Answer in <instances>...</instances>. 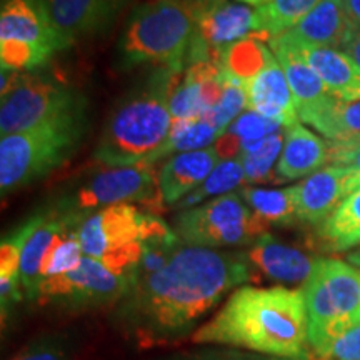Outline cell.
Here are the masks:
<instances>
[{
	"label": "cell",
	"instance_id": "cell-1",
	"mask_svg": "<svg viewBox=\"0 0 360 360\" xmlns=\"http://www.w3.org/2000/svg\"><path fill=\"white\" fill-rule=\"evenodd\" d=\"M254 277L244 252L180 245L160 270L135 282L124 314L142 334H184L222 297Z\"/></svg>",
	"mask_w": 360,
	"mask_h": 360
},
{
	"label": "cell",
	"instance_id": "cell-2",
	"mask_svg": "<svg viewBox=\"0 0 360 360\" xmlns=\"http://www.w3.org/2000/svg\"><path fill=\"white\" fill-rule=\"evenodd\" d=\"M193 344H219L260 355L312 360L302 290L244 285L192 334Z\"/></svg>",
	"mask_w": 360,
	"mask_h": 360
},
{
	"label": "cell",
	"instance_id": "cell-3",
	"mask_svg": "<svg viewBox=\"0 0 360 360\" xmlns=\"http://www.w3.org/2000/svg\"><path fill=\"white\" fill-rule=\"evenodd\" d=\"M180 72L159 67L117 103L94 152L107 167L137 165L164 146L172 130L170 97Z\"/></svg>",
	"mask_w": 360,
	"mask_h": 360
},
{
	"label": "cell",
	"instance_id": "cell-4",
	"mask_svg": "<svg viewBox=\"0 0 360 360\" xmlns=\"http://www.w3.org/2000/svg\"><path fill=\"white\" fill-rule=\"evenodd\" d=\"M195 19L179 0H150L135 7L119 40L124 67L155 64L182 72L187 64Z\"/></svg>",
	"mask_w": 360,
	"mask_h": 360
},
{
	"label": "cell",
	"instance_id": "cell-5",
	"mask_svg": "<svg viewBox=\"0 0 360 360\" xmlns=\"http://www.w3.org/2000/svg\"><path fill=\"white\" fill-rule=\"evenodd\" d=\"M309 319L312 360L360 315V269L339 259H319L300 287Z\"/></svg>",
	"mask_w": 360,
	"mask_h": 360
},
{
	"label": "cell",
	"instance_id": "cell-6",
	"mask_svg": "<svg viewBox=\"0 0 360 360\" xmlns=\"http://www.w3.org/2000/svg\"><path fill=\"white\" fill-rule=\"evenodd\" d=\"M84 96L53 79L2 70L0 134H20L42 125L85 120Z\"/></svg>",
	"mask_w": 360,
	"mask_h": 360
},
{
	"label": "cell",
	"instance_id": "cell-7",
	"mask_svg": "<svg viewBox=\"0 0 360 360\" xmlns=\"http://www.w3.org/2000/svg\"><path fill=\"white\" fill-rule=\"evenodd\" d=\"M85 120H70L11 134L0 141V187L15 191L69 159L84 134Z\"/></svg>",
	"mask_w": 360,
	"mask_h": 360
},
{
	"label": "cell",
	"instance_id": "cell-8",
	"mask_svg": "<svg viewBox=\"0 0 360 360\" xmlns=\"http://www.w3.org/2000/svg\"><path fill=\"white\" fill-rule=\"evenodd\" d=\"M147 212L132 204L105 207L85 215L79 225L84 255L101 260L112 272L132 281L142 259Z\"/></svg>",
	"mask_w": 360,
	"mask_h": 360
},
{
	"label": "cell",
	"instance_id": "cell-9",
	"mask_svg": "<svg viewBox=\"0 0 360 360\" xmlns=\"http://www.w3.org/2000/svg\"><path fill=\"white\" fill-rule=\"evenodd\" d=\"M267 231L238 192L182 210L174 219V232L184 245L205 249L252 245Z\"/></svg>",
	"mask_w": 360,
	"mask_h": 360
},
{
	"label": "cell",
	"instance_id": "cell-10",
	"mask_svg": "<svg viewBox=\"0 0 360 360\" xmlns=\"http://www.w3.org/2000/svg\"><path fill=\"white\" fill-rule=\"evenodd\" d=\"M65 49L44 0H4L0 11L2 70L24 72L44 65Z\"/></svg>",
	"mask_w": 360,
	"mask_h": 360
},
{
	"label": "cell",
	"instance_id": "cell-11",
	"mask_svg": "<svg viewBox=\"0 0 360 360\" xmlns=\"http://www.w3.org/2000/svg\"><path fill=\"white\" fill-rule=\"evenodd\" d=\"M132 202L142 204L148 214L154 215L155 210H160L162 205H165L160 195L159 175L148 165L137 164L101 170L58 210L85 217L105 207Z\"/></svg>",
	"mask_w": 360,
	"mask_h": 360
},
{
	"label": "cell",
	"instance_id": "cell-12",
	"mask_svg": "<svg viewBox=\"0 0 360 360\" xmlns=\"http://www.w3.org/2000/svg\"><path fill=\"white\" fill-rule=\"evenodd\" d=\"M132 289V281L119 276L101 260L84 255L79 267L64 276L40 283V302H57L69 307H94L124 299Z\"/></svg>",
	"mask_w": 360,
	"mask_h": 360
},
{
	"label": "cell",
	"instance_id": "cell-13",
	"mask_svg": "<svg viewBox=\"0 0 360 360\" xmlns=\"http://www.w3.org/2000/svg\"><path fill=\"white\" fill-rule=\"evenodd\" d=\"M252 34H254V11L245 4L225 0L212 11L202 13L195 19L187 64L210 62L219 65L224 53L233 44L250 37Z\"/></svg>",
	"mask_w": 360,
	"mask_h": 360
},
{
	"label": "cell",
	"instance_id": "cell-14",
	"mask_svg": "<svg viewBox=\"0 0 360 360\" xmlns=\"http://www.w3.org/2000/svg\"><path fill=\"white\" fill-rule=\"evenodd\" d=\"M359 188L360 182L354 172L339 165H327L295 186L297 217L300 222L321 225Z\"/></svg>",
	"mask_w": 360,
	"mask_h": 360
},
{
	"label": "cell",
	"instance_id": "cell-15",
	"mask_svg": "<svg viewBox=\"0 0 360 360\" xmlns=\"http://www.w3.org/2000/svg\"><path fill=\"white\" fill-rule=\"evenodd\" d=\"M352 30L342 0H322L294 29L277 37L304 49H344Z\"/></svg>",
	"mask_w": 360,
	"mask_h": 360
},
{
	"label": "cell",
	"instance_id": "cell-16",
	"mask_svg": "<svg viewBox=\"0 0 360 360\" xmlns=\"http://www.w3.org/2000/svg\"><path fill=\"white\" fill-rule=\"evenodd\" d=\"M269 47L272 49L274 56L277 57L278 64L285 72V77L289 80L292 94H294L297 114H299L300 120L314 114L315 110H319L334 98V96L328 92L326 84L322 82V79L319 77L317 72L310 67L302 49L283 42L278 37L270 39Z\"/></svg>",
	"mask_w": 360,
	"mask_h": 360
},
{
	"label": "cell",
	"instance_id": "cell-17",
	"mask_svg": "<svg viewBox=\"0 0 360 360\" xmlns=\"http://www.w3.org/2000/svg\"><path fill=\"white\" fill-rule=\"evenodd\" d=\"M244 255L250 267L282 283H304L319 260L297 247L283 244L269 232L257 238Z\"/></svg>",
	"mask_w": 360,
	"mask_h": 360
},
{
	"label": "cell",
	"instance_id": "cell-18",
	"mask_svg": "<svg viewBox=\"0 0 360 360\" xmlns=\"http://www.w3.org/2000/svg\"><path fill=\"white\" fill-rule=\"evenodd\" d=\"M247 94V109L276 120L283 127L299 122L295 98L282 65L276 60L270 62L254 79L244 84Z\"/></svg>",
	"mask_w": 360,
	"mask_h": 360
},
{
	"label": "cell",
	"instance_id": "cell-19",
	"mask_svg": "<svg viewBox=\"0 0 360 360\" xmlns=\"http://www.w3.org/2000/svg\"><path fill=\"white\" fill-rule=\"evenodd\" d=\"M222 160L215 147L169 157L159 172V188L165 205H177L184 197L205 182Z\"/></svg>",
	"mask_w": 360,
	"mask_h": 360
},
{
	"label": "cell",
	"instance_id": "cell-20",
	"mask_svg": "<svg viewBox=\"0 0 360 360\" xmlns=\"http://www.w3.org/2000/svg\"><path fill=\"white\" fill-rule=\"evenodd\" d=\"M328 165V143L312 130L297 122L285 130L282 154L277 162L281 182L309 177Z\"/></svg>",
	"mask_w": 360,
	"mask_h": 360
},
{
	"label": "cell",
	"instance_id": "cell-21",
	"mask_svg": "<svg viewBox=\"0 0 360 360\" xmlns=\"http://www.w3.org/2000/svg\"><path fill=\"white\" fill-rule=\"evenodd\" d=\"M64 224L65 214L58 209L35 215L34 229L27 237L20 255V283L24 295L29 300H37L40 283H42L40 272H42L44 260Z\"/></svg>",
	"mask_w": 360,
	"mask_h": 360
},
{
	"label": "cell",
	"instance_id": "cell-22",
	"mask_svg": "<svg viewBox=\"0 0 360 360\" xmlns=\"http://www.w3.org/2000/svg\"><path fill=\"white\" fill-rule=\"evenodd\" d=\"M52 25L69 47L101 27L114 8L112 0H44Z\"/></svg>",
	"mask_w": 360,
	"mask_h": 360
},
{
	"label": "cell",
	"instance_id": "cell-23",
	"mask_svg": "<svg viewBox=\"0 0 360 360\" xmlns=\"http://www.w3.org/2000/svg\"><path fill=\"white\" fill-rule=\"evenodd\" d=\"M300 49L332 96L342 102L360 101V69L347 53L337 49Z\"/></svg>",
	"mask_w": 360,
	"mask_h": 360
},
{
	"label": "cell",
	"instance_id": "cell-24",
	"mask_svg": "<svg viewBox=\"0 0 360 360\" xmlns=\"http://www.w3.org/2000/svg\"><path fill=\"white\" fill-rule=\"evenodd\" d=\"M317 236L327 252H345L360 245V188L319 225Z\"/></svg>",
	"mask_w": 360,
	"mask_h": 360
},
{
	"label": "cell",
	"instance_id": "cell-25",
	"mask_svg": "<svg viewBox=\"0 0 360 360\" xmlns=\"http://www.w3.org/2000/svg\"><path fill=\"white\" fill-rule=\"evenodd\" d=\"M222 135V132L210 124L204 117H197V119H187V120H174L172 130H170L169 139L165 141L159 150L154 152L150 157L141 162L142 165H152L155 162L167 155L184 154V152H193L202 150V148L212 147L217 139Z\"/></svg>",
	"mask_w": 360,
	"mask_h": 360
},
{
	"label": "cell",
	"instance_id": "cell-26",
	"mask_svg": "<svg viewBox=\"0 0 360 360\" xmlns=\"http://www.w3.org/2000/svg\"><path fill=\"white\" fill-rule=\"evenodd\" d=\"M245 204L250 207L265 227L270 225H290L297 217L295 186L287 188H259L244 187L238 191Z\"/></svg>",
	"mask_w": 360,
	"mask_h": 360
},
{
	"label": "cell",
	"instance_id": "cell-27",
	"mask_svg": "<svg viewBox=\"0 0 360 360\" xmlns=\"http://www.w3.org/2000/svg\"><path fill=\"white\" fill-rule=\"evenodd\" d=\"M322 0H272L254 11V34L264 40L294 29Z\"/></svg>",
	"mask_w": 360,
	"mask_h": 360
},
{
	"label": "cell",
	"instance_id": "cell-28",
	"mask_svg": "<svg viewBox=\"0 0 360 360\" xmlns=\"http://www.w3.org/2000/svg\"><path fill=\"white\" fill-rule=\"evenodd\" d=\"M274 60H276V56L265 45L264 39L257 34H252L250 37L233 44L224 53L219 67L229 77L245 84Z\"/></svg>",
	"mask_w": 360,
	"mask_h": 360
},
{
	"label": "cell",
	"instance_id": "cell-29",
	"mask_svg": "<svg viewBox=\"0 0 360 360\" xmlns=\"http://www.w3.org/2000/svg\"><path fill=\"white\" fill-rule=\"evenodd\" d=\"M285 130L283 127L276 134L269 135L262 141L252 142L238 155L244 165L247 184H281L277 172H274V164L278 162L282 154L283 142H285Z\"/></svg>",
	"mask_w": 360,
	"mask_h": 360
},
{
	"label": "cell",
	"instance_id": "cell-30",
	"mask_svg": "<svg viewBox=\"0 0 360 360\" xmlns=\"http://www.w3.org/2000/svg\"><path fill=\"white\" fill-rule=\"evenodd\" d=\"M244 182L245 174L240 159L220 160L217 167L212 170V174L205 179V182L184 197L175 207L179 210L192 209V207L199 205L200 202H209V199H217V197L236 192V188L240 187Z\"/></svg>",
	"mask_w": 360,
	"mask_h": 360
},
{
	"label": "cell",
	"instance_id": "cell-31",
	"mask_svg": "<svg viewBox=\"0 0 360 360\" xmlns=\"http://www.w3.org/2000/svg\"><path fill=\"white\" fill-rule=\"evenodd\" d=\"M245 107H247V94H245L244 84H242L240 80L229 77V75L225 74V85H224L222 97H220L217 105L207 110L202 117L209 120L210 124H214L215 127L224 134L229 125H231L233 120L242 114V112H244Z\"/></svg>",
	"mask_w": 360,
	"mask_h": 360
},
{
	"label": "cell",
	"instance_id": "cell-32",
	"mask_svg": "<svg viewBox=\"0 0 360 360\" xmlns=\"http://www.w3.org/2000/svg\"><path fill=\"white\" fill-rule=\"evenodd\" d=\"M281 129H283V125L276 122V120H270L254 110H244L229 125L225 132L233 135L240 142L242 150H244L249 143L262 141V139L276 134Z\"/></svg>",
	"mask_w": 360,
	"mask_h": 360
},
{
	"label": "cell",
	"instance_id": "cell-33",
	"mask_svg": "<svg viewBox=\"0 0 360 360\" xmlns=\"http://www.w3.org/2000/svg\"><path fill=\"white\" fill-rule=\"evenodd\" d=\"M317 360H360V315L330 342Z\"/></svg>",
	"mask_w": 360,
	"mask_h": 360
},
{
	"label": "cell",
	"instance_id": "cell-34",
	"mask_svg": "<svg viewBox=\"0 0 360 360\" xmlns=\"http://www.w3.org/2000/svg\"><path fill=\"white\" fill-rule=\"evenodd\" d=\"M328 165L349 169L360 182V135L328 142Z\"/></svg>",
	"mask_w": 360,
	"mask_h": 360
},
{
	"label": "cell",
	"instance_id": "cell-35",
	"mask_svg": "<svg viewBox=\"0 0 360 360\" xmlns=\"http://www.w3.org/2000/svg\"><path fill=\"white\" fill-rule=\"evenodd\" d=\"M11 360H70V357L60 340L45 337L42 340L27 345Z\"/></svg>",
	"mask_w": 360,
	"mask_h": 360
},
{
	"label": "cell",
	"instance_id": "cell-36",
	"mask_svg": "<svg viewBox=\"0 0 360 360\" xmlns=\"http://www.w3.org/2000/svg\"><path fill=\"white\" fill-rule=\"evenodd\" d=\"M337 122L342 139L360 135V101L340 102L337 110Z\"/></svg>",
	"mask_w": 360,
	"mask_h": 360
},
{
	"label": "cell",
	"instance_id": "cell-37",
	"mask_svg": "<svg viewBox=\"0 0 360 360\" xmlns=\"http://www.w3.org/2000/svg\"><path fill=\"white\" fill-rule=\"evenodd\" d=\"M179 2H182L193 13V19H197L202 13L212 11L214 7H217L225 0H179Z\"/></svg>",
	"mask_w": 360,
	"mask_h": 360
},
{
	"label": "cell",
	"instance_id": "cell-38",
	"mask_svg": "<svg viewBox=\"0 0 360 360\" xmlns=\"http://www.w3.org/2000/svg\"><path fill=\"white\" fill-rule=\"evenodd\" d=\"M344 52L347 53L350 58H352V60L359 65V69H360V30L355 29V27H354L352 34H350L349 40L344 45Z\"/></svg>",
	"mask_w": 360,
	"mask_h": 360
},
{
	"label": "cell",
	"instance_id": "cell-39",
	"mask_svg": "<svg viewBox=\"0 0 360 360\" xmlns=\"http://www.w3.org/2000/svg\"><path fill=\"white\" fill-rule=\"evenodd\" d=\"M214 357L217 360H300V359H282V357H270V355H250V354H242V352H220L214 354Z\"/></svg>",
	"mask_w": 360,
	"mask_h": 360
},
{
	"label": "cell",
	"instance_id": "cell-40",
	"mask_svg": "<svg viewBox=\"0 0 360 360\" xmlns=\"http://www.w3.org/2000/svg\"><path fill=\"white\" fill-rule=\"evenodd\" d=\"M345 13L355 29L360 30V0H342Z\"/></svg>",
	"mask_w": 360,
	"mask_h": 360
},
{
	"label": "cell",
	"instance_id": "cell-41",
	"mask_svg": "<svg viewBox=\"0 0 360 360\" xmlns=\"http://www.w3.org/2000/svg\"><path fill=\"white\" fill-rule=\"evenodd\" d=\"M237 2L245 4V6H249V7H255V8H259V7L267 6V4H269V2H272V0H237Z\"/></svg>",
	"mask_w": 360,
	"mask_h": 360
},
{
	"label": "cell",
	"instance_id": "cell-42",
	"mask_svg": "<svg viewBox=\"0 0 360 360\" xmlns=\"http://www.w3.org/2000/svg\"><path fill=\"white\" fill-rule=\"evenodd\" d=\"M349 262L355 265L357 269H360V249H357L354 252V254L349 255Z\"/></svg>",
	"mask_w": 360,
	"mask_h": 360
},
{
	"label": "cell",
	"instance_id": "cell-43",
	"mask_svg": "<svg viewBox=\"0 0 360 360\" xmlns=\"http://www.w3.org/2000/svg\"><path fill=\"white\" fill-rule=\"evenodd\" d=\"M204 360H217V359H215V357H214V354H210V355H205V357H204Z\"/></svg>",
	"mask_w": 360,
	"mask_h": 360
},
{
	"label": "cell",
	"instance_id": "cell-44",
	"mask_svg": "<svg viewBox=\"0 0 360 360\" xmlns=\"http://www.w3.org/2000/svg\"><path fill=\"white\" fill-rule=\"evenodd\" d=\"M112 4H115V0H112Z\"/></svg>",
	"mask_w": 360,
	"mask_h": 360
}]
</instances>
